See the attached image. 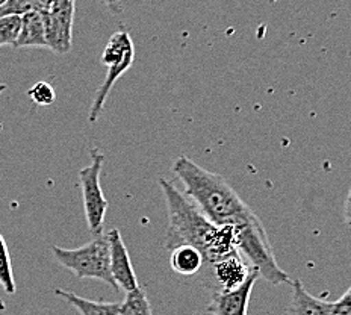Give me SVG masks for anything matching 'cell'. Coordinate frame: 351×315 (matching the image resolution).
<instances>
[{
  "instance_id": "obj_7",
  "label": "cell",
  "mask_w": 351,
  "mask_h": 315,
  "mask_svg": "<svg viewBox=\"0 0 351 315\" xmlns=\"http://www.w3.org/2000/svg\"><path fill=\"white\" fill-rule=\"evenodd\" d=\"M76 0H52L47 11H43L46 27L47 49L58 55L70 52L73 40V20H75Z\"/></svg>"
},
{
  "instance_id": "obj_23",
  "label": "cell",
  "mask_w": 351,
  "mask_h": 315,
  "mask_svg": "<svg viewBox=\"0 0 351 315\" xmlns=\"http://www.w3.org/2000/svg\"><path fill=\"white\" fill-rule=\"evenodd\" d=\"M6 310V306H5V302L2 299H0V312H3Z\"/></svg>"
},
{
  "instance_id": "obj_2",
  "label": "cell",
  "mask_w": 351,
  "mask_h": 315,
  "mask_svg": "<svg viewBox=\"0 0 351 315\" xmlns=\"http://www.w3.org/2000/svg\"><path fill=\"white\" fill-rule=\"evenodd\" d=\"M173 172L185 187V196L217 226H235L254 212L221 174L209 172L188 156L173 164Z\"/></svg>"
},
{
  "instance_id": "obj_15",
  "label": "cell",
  "mask_w": 351,
  "mask_h": 315,
  "mask_svg": "<svg viewBox=\"0 0 351 315\" xmlns=\"http://www.w3.org/2000/svg\"><path fill=\"white\" fill-rule=\"evenodd\" d=\"M121 315H153L147 292L141 287L126 292L121 303Z\"/></svg>"
},
{
  "instance_id": "obj_24",
  "label": "cell",
  "mask_w": 351,
  "mask_h": 315,
  "mask_svg": "<svg viewBox=\"0 0 351 315\" xmlns=\"http://www.w3.org/2000/svg\"><path fill=\"white\" fill-rule=\"evenodd\" d=\"M6 88H8V85H5V84H0V94H2L3 91H6Z\"/></svg>"
},
{
  "instance_id": "obj_9",
  "label": "cell",
  "mask_w": 351,
  "mask_h": 315,
  "mask_svg": "<svg viewBox=\"0 0 351 315\" xmlns=\"http://www.w3.org/2000/svg\"><path fill=\"white\" fill-rule=\"evenodd\" d=\"M108 244H109V268L114 281L119 287V291H134L140 283H138L134 266H132L130 256L126 248V244L121 238L119 229H112L106 233Z\"/></svg>"
},
{
  "instance_id": "obj_13",
  "label": "cell",
  "mask_w": 351,
  "mask_h": 315,
  "mask_svg": "<svg viewBox=\"0 0 351 315\" xmlns=\"http://www.w3.org/2000/svg\"><path fill=\"white\" fill-rule=\"evenodd\" d=\"M170 266L180 276H194L204 267V259L200 250L193 246H178L171 248Z\"/></svg>"
},
{
  "instance_id": "obj_21",
  "label": "cell",
  "mask_w": 351,
  "mask_h": 315,
  "mask_svg": "<svg viewBox=\"0 0 351 315\" xmlns=\"http://www.w3.org/2000/svg\"><path fill=\"white\" fill-rule=\"evenodd\" d=\"M343 220H346L348 226H351V187L346 199V205H343Z\"/></svg>"
},
{
  "instance_id": "obj_16",
  "label": "cell",
  "mask_w": 351,
  "mask_h": 315,
  "mask_svg": "<svg viewBox=\"0 0 351 315\" xmlns=\"http://www.w3.org/2000/svg\"><path fill=\"white\" fill-rule=\"evenodd\" d=\"M0 285L8 294H16V279L12 273V262L8 244L0 233Z\"/></svg>"
},
{
  "instance_id": "obj_8",
  "label": "cell",
  "mask_w": 351,
  "mask_h": 315,
  "mask_svg": "<svg viewBox=\"0 0 351 315\" xmlns=\"http://www.w3.org/2000/svg\"><path fill=\"white\" fill-rule=\"evenodd\" d=\"M206 270L208 287L214 292H228L238 290L254 268L248 266L239 253H235L210 264Z\"/></svg>"
},
{
  "instance_id": "obj_5",
  "label": "cell",
  "mask_w": 351,
  "mask_h": 315,
  "mask_svg": "<svg viewBox=\"0 0 351 315\" xmlns=\"http://www.w3.org/2000/svg\"><path fill=\"white\" fill-rule=\"evenodd\" d=\"M134 60L135 47L129 32L119 31L112 34L111 38L106 43L104 54H101V62L106 65L108 71L104 84H101L99 91L96 93V97H94L90 115H88V120L91 123H96L99 120L112 86L124 75V71L130 69V65L134 64Z\"/></svg>"
},
{
  "instance_id": "obj_6",
  "label": "cell",
  "mask_w": 351,
  "mask_h": 315,
  "mask_svg": "<svg viewBox=\"0 0 351 315\" xmlns=\"http://www.w3.org/2000/svg\"><path fill=\"white\" fill-rule=\"evenodd\" d=\"M105 163V155L99 149H91V164L79 170L80 185H82L84 211L88 228L94 235H101L108 211V200L100 187V173Z\"/></svg>"
},
{
  "instance_id": "obj_25",
  "label": "cell",
  "mask_w": 351,
  "mask_h": 315,
  "mask_svg": "<svg viewBox=\"0 0 351 315\" xmlns=\"http://www.w3.org/2000/svg\"><path fill=\"white\" fill-rule=\"evenodd\" d=\"M5 2H6V0H0V6H2Z\"/></svg>"
},
{
  "instance_id": "obj_10",
  "label": "cell",
  "mask_w": 351,
  "mask_h": 315,
  "mask_svg": "<svg viewBox=\"0 0 351 315\" xmlns=\"http://www.w3.org/2000/svg\"><path fill=\"white\" fill-rule=\"evenodd\" d=\"M259 273L253 270L248 279L238 290L228 292H214L206 311L210 315H247L248 303Z\"/></svg>"
},
{
  "instance_id": "obj_20",
  "label": "cell",
  "mask_w": 351,
  "mask_h": 315,
  "mask_svg": "<svg viewBox=\"0 0 351 315\" xmlns=\"http://www.w3.org/2000/svg\"><path fill=\"white\" fill-rule=\"evenodd\" d=\"M335 315H351V287L339 300L333 302Z\"/></svg>"
},
{
  "instance_id": "obj_3",
  "label": "cell",
  "mask_w": 351,
  "mask_h": 315,
  "mask_svg": "<svg viewBox=\"0 0 351 315\" xmlns=\"http://www.w3.org/2000/svg\"><path fill=\"white\" fill-rule=\"evenodd\" d=\"M233 244L244 261L271 285L291 283V277L276 262L273 247L259 217L253 214L243 223L232 226Z\"/></svg>"
},
{
  "instance_id": "obj_1",
  "label": "cell",
  "mask_w": 351,
  "mask_h": 315,
  "mask_svg": "<svg viewBox=\"0 0 351 315\" xmlns=\"http://www.w3.org/2000/svg\"><path fill=\"white\" fill-rule=\"evenodd\" d=\"M162 189L167 211L168 231L165 237V247L168 250L178 246H193L200 250L204 259V267H209L226 256L238 253L233 244L232 226H217L182 194L173 182L167 179L159 180Z\"/></svg>"
},
{
  "instance_id": "obj_22",
  "label": "cell",
  "mask_w": 351,
  "mask_h": 315,
  "mask_svg": "<svg viewBox=\"0 0 351 315\" xmlns=\"http://www.w3.org/2000/svg\"><path fill=\"white\" fill-rule=\"evenodd\" d=\"M105 6H108L109 10L114 11L115 14L121 11V6H120V0H101Z\"/></svg>"
},
{
  "instance_id": "obj_12",
  "label": "cell",
  "mask_w": 351,
  "mask_h": 315,
  "mask_svg": "<svg viewBox=\"0 0 351 315\" xmlns=\"http://www.w3.org/2000/svg\"><path fill=\"white\" fill-rule=\"evenodd\" d=\"M23 47H46V27H44V20L41 12H27L21 16V29L19 40L14 49Z\"/></svg>"
},
{
  "instance_id": "obj_11",
  "label": "cell",
  "mask_w": 351,
  "mask_h": 315,
  "mask_svg": "<svg viewBox=\"0 0 351 315\" xmlns=\"http://www.w3.org/2000/svg\"><path fill=\"white\" fill-rule=\"evenodd\" d=\"M292 296L285 315H335L333 302H326L307 292L302 281H291Z\"/></svg>"
},
{
  "instance_id": "obj_14",
  "label": "cell",
  "mask_w": 351,
  "mask_h": 315,
  "mask_svg": "<svg viewBox=\"0 0 351 315\" xmlns=\"http://www.w3.org/2000/svg\"><path fill=\"white\" fill-rule=\"evenodd\" d=\"M55 294L76 307L80 315H121V303L119 302H94L64 290H55Z\"/></svg>"
},
{
  "instance_id": "obj_4",
  "label": "cell",
  "mask_w": 351,
  "mask_h": 315,
  "mask_svg": "<svg viewBox=\"0 0 351 315\" xmlns=\"http://www.w3.org/2000/svg\"><path fill=\"white\" fill-rule=\"evenodd\" d=\"M52 252L55 259L75 273L77 279H97L119 291L109 268V244L104 233L77 248L52 246Z\"/></svg>"
},
{
  "instance_id": "obj_19",
  "label": "cell",
  "mask_w": 351,
  "mask_h": 315,
  "mask_svg": "<svg viewBox=\"0 0 351 315\" xmlns=\"http://www.w3.org/2000/svg\"><path fill=\"white\" fill-rule=\"evenodd\" d=\"M27 96L38 106H50L53 105L56 100V93L53 90V86L49 82H44V80L34 84L31 86V90L27 91Z\"/></svg>"
},
{
  "instance_id": "obj_17",
  "label": "cell",
  "mask_w": 351,
  "mask_h": 315,
  "mask_svg": "<svg viewBox=\"0 0 351 315\" xmlns=\"http://www.w3.org/2000/svg\"><path fill=\"white\" fill-rule=\"evenodd\" d=\"M46 11L43 0H6L0 6V17L3 16H25L27 12Z\"/></svg>"
},
{
  "instance_id": "obj_18",
  "label": "cell",
  "mask_w": 351,
  "mask_h": 315,
  "mask_svg": "<svg viewBox=\"0 0 351 315\" xmlns=\"http://www.w3.org/2000/svg\"><path fill=\"white\" fill-rule=\"evenodd\" d=\"M21 29V16L0 17V46L16 47Z\"/></svg>"
}]
</instances>
